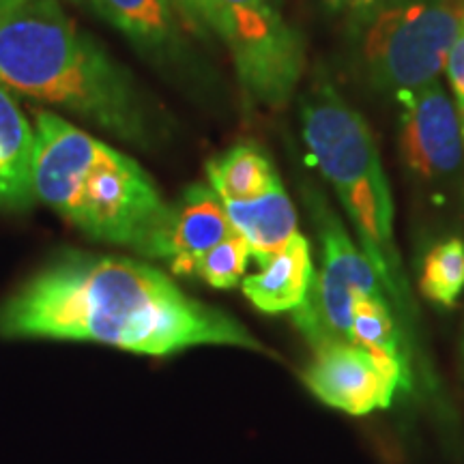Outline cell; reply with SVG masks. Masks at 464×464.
I'll use <instances>...</instances> for the list:
<instances>
[{
	"mask_svg": "<svg viewBox=\"0 0 464 464\" xmlns=\"http://www.w3.org/2000/svg\"><path fill=\"white\" fill-rule=\"evenodd\" d=\"M0 335L84 340L144 355L228 344L263 351L235 318L142 260L67 252L0 305Z\"/></svg>",
	"mask_w": 464,
	"mask_h": 464,
	"instance_id": "obj_1",
	"label": "cell"
},
{
	"mask_svg": "<svg viewBox=\"0 0 464 464\" xmlns=\"http://www.w3.org/2000/svg\"><path fill=\"white\" fill-rule=\"evenodd\" d=\"M0 86L123 140L149 136L131 75L75 26L58 0H26L0 14Z\"/></svg>",
	"mask_w": 464,
	"mask_h": 464,
	"instance_id": "obj_2",
	"label": "cell"
},
{
	"mask_svg": "<svg viewBox=\"0 0 464 464\" xmlns=\"http://www.w3.org/2000/svg\"><path fill=\"white\" fill-rule=\"evenodd\" d=\"M34 136L37 200L91 239L161 260L172 205L136 160L54 112H37Z\"/></svg>",
	"mask_w": 464,
	"mask_h": 464,
	"instance_id": "obj_3",
	"label": "cell"
},
{
	"mask_svg": "<svg viewBox=\"0 0 464 464\" xmlns=\"http://www.w3.org/2000/svg\"><path fill=\"white\" fill-rule=\"evenodd\" d=\"M301 131L307 158L332 185L355 230L357 246L385 286L393 316L415 362L413 370L421 374L423 385L432 392L437 381L428 372V362L421 355L417 329L420 314L393 237L390 181L368 121L329 80H321L301 100Z\"/></svg>",
	"mask_w": 464,
	"mask_h": 464,
	"instance_id": "obj_4",
	"label": "cell"
},
{
	"mask_svg": "<svg viewBox=\"0 0 464 464\" xmlns=\"http://www.w3.org/2000/svg\"><path fill=\"white\" fill-rule=\"evenodd\" d=\"M359 56L379 91H413L437 80L464 28V0H382L362 11Z\"/></svg>",
	"mask_w": 464,
	"mask_h": 464,
	"instance_id": "obj_5",
	"label": "cell"
},
{
	"mask_svg": "<svg viewBox=\"0 0 464 464\" xmlns=\"http://www.w3.org/2000/svg\"><path fill=\"white\" fill-rule=\"evenodd\" d=\"M207 14L249 100L286 106L305 72V50L280 0H207Z\"/></svg>",
	"mask_w": 464,
	"mask_h": 464,
	"instance_id": "obj_6",
	"label": "cell"
},
{
	"mask_svg": "<svg viewBox=\"0 0 464 464\" xmlns=\"http://www.w3.org/2000/svg\"><path fill=\"white\" fill-rule=\"evenodd\" d=\"M400 114V150L409 170L423 181H439L462 166L464 138L456 103L439 80L413 91L396 92Z\"/></svg>",
	"mask_w": 464,
	"mask_h": 464,
	"instance_id": "obj_7",
	"label": "cell"
},
{
	"mask_svg": "<svg viewBox=\"0 0 464 464\" xmlns=\"http://www.w3.org/2000/svg\"><path fill=\"white\" fill-rule=\"evenodd\" d=\"M305 385L324 404L348 415H368L387 409L398 390L400 376L357 344L324 346L305 372Z\"/></svg>",
	"mask_w": 464,
	"mask_h": 464,
	"instance_id": "obj_8",
	"label": "cell"
},
{
	"mask_svg": "<svg viewBox=\"0 0 464 464\" xmlns=\"http://www.w3.org/2000/svg\"><path fill=\"white\" fill-rule=\"evenodd\" d=\"M232 232L222 198L211 185L196 183L172 205L161 260L174 276H194L198 260Z\"/></svg>",
	"mask_w": 464,
	"mask_h": 464,
	"instance_id": "obj_9",
	"label": "cell"
},
{
	"mask_svg": "<svg viewBox=\"0 0 464 464\" xmlns=\"http://www.w3.org/2000/svg\"><path fill=\"white\" fill-rule=\"evenodd\" d=\"M310 241L301 232L280 252L260 263L258 274L243 277V295L265 314H293L304 304L314 282Z\"/></svg>",
	"mask_w": 464,
	"mask_h": 464,
	"instance_id": "obj_10",
	"label": "cell"
},
{
	"mask_svg": "<svg viewBox=\"0 0 464 464\" xmlns=\"http://www.w3.org/2000/svg\"><path fill=\"white\" fill-rule=\"evenodd\" d=\"M222 202L232 230L243 237L258 265L280 252L299 232L297 213L280 179L256 198Z\"/></svg>",
	"mask_w": 464,
	"mask_h": 464,
	"instance_id": "obj_11",
	"label": "cell"
},
{
	"mask_svg": "<svg viewBox=\"0 0 464 464\" xmlns=\"http://www.w3.org/2000/svg\"><path fill=\"white\" fill-rule=\"evenodd\" d=\"M37 136L11 91L0 86V208L20 211L37 200L33 185Z\"/></svg>",
	"mask_w": 464,
	"mask_h": 464,
	"instance_id": "obj_12",
	"label": "cell"
},
{
	"mask_svg": "<svg viewBox=\"0 0 464 464\" xmlns=\"http://www.w3.org/2000/svg\"><path fill=\"white\" fill-rule=\"evenodd\" d=\"M82 3L150 56L174 58L181 50V31L170 0H82Z\"/></svg>",
	"mask_w": 464,
	"mask_h": 464,
	"instance_id": "obj_13",
	"label": "cell"
},
{
	"mask_svg": "<svg viewBox=\"0 0 464 464\" xmlns=\"http://www.w3.org/2000/svg\"><path fill=\"white\" fill-rule=\"evenodd\" d=\"M353 344L365 348L381 363L393 370L402 381L404 392L413 390V357H411L409 344L400 332L390 301L355 295V301H353Z\"/></svg>",
	"mask_w": 464,
	"mask_h": 464,
	"instance_id": "obj_14",
	"label": "cell"
},
{
	"mask_svg": "<svg viewBox=\"0 0 464 464\" xmlns=\"http://www.w3.org/2000/svg\"><path fill=\"white\" fill-rule=\"evenodd\" d=\"M207 177L222 200L256 198L280 179L269 158L254 144H235L208 161Z\"/></svg>",
	"mask_w": 464,
	"mask_h": 464,
	"instance_id": "obj_15",
	"label": "cell"
},
{
	"mask_svg": "<svg viewBox=\"0 0 464 464\" xmlns=\"http://www.w3.org/2000/svg\"><path fill=\"white\" fill-rule=\"evenodd\" d=\"M420 288L434 304L454 305L464 288V243L448 239L426 254Z\"/></svg>",
	"mask_w": 464,
	"mask_h": 464,
	"instance_id": "obj_16",
	"label": "cell"
},
{
	"mask_svg": "<svg viewBox=\"0 0 464 464\" xmlns=\"http://www.w3.org/2000/svg\"><path fill=\"white\" fill-rule=\"evenodd\" d=\"M249 260H252V252L247 243L241 235L232 232L198 260L194 276H198L213 288H235L243 282Z\"/></svg>",
	"mask_w": 464,
	"mask_h": 464,
	"instance_id": "obj_17",
	"label": "cell"
},
{
	"mask_svg": "<svg viewBox=\"0 0 464 464\" xmlns=\"http://www.w3.org/2000/svg\"><path fill=\"white\" fill-rule=\"evenodd\" d=\"M445 69H448L451 91H454L456 112H458V119H460V130L464 138V28L460 31V34H458L454 45H451Z\"/></svg>",
	"mask_w": 464,
	"mask_h": 464,
	"instance_id": "obj_18",
	"label": "cell"
},
{
	"mask_svg": "<svg viewBox=\"0 0 464 464\" xmlns=\"http://www.w3.org/2000/svg\"><path fill=\"white\" fill-rule=\"evenodd\" d=\"M174 11L179 17L188 24L194 33H208V14H207V0H170Z\"/></svg>",
	"mask_w": 464,
	"mask_h": 464,
	"instance_id": "obj_19",
	"label": "cell"
},
{
	"mask_svg": "<svg viewBox=\"0 0 464 464\" xmlns=\"http://www.w3.org/2000/svg\"><path fill=\"white\" fill-rule=\"evenodd\" d=\"M334 9H351V11H368L372 9L374 5L382 3V0H327Z\"/></svg>",
	"mask_w": 464,
	"mask_h": 464,
	"instance_id": "obj_20",
	"label": "cell"
},
{
	"mask_svg": "<svg viewBox=\"0 0 464 464\" xmlns=\"http://www.w3.org/2000/svg\"><path fill=\"white\" fill-rule=\"evenodd\" d=\"M26 0H0V14H5V11L9 9H15L20 7V5H24Z\"/></svg>",
	"mask_w": 464,
	"mask_h": 464,
	"instance_id": "obj_21",
	"label": "cell"
},
{
	"mask_svg": "<svg viewBox=\"0 0 464 464\" xmlns=\"http://www.w3.org/2000/svg\"><path fill=\"white\" fill-rule=\"evenodd\" d=\"M460 357H462V365H464V335H462V353H460Z\"/></svg>",
	"mask_w": 464,
	"mask_h": 464,
	"instance_id": "obj_22",
	"label": "cell"
}]
</instances>
